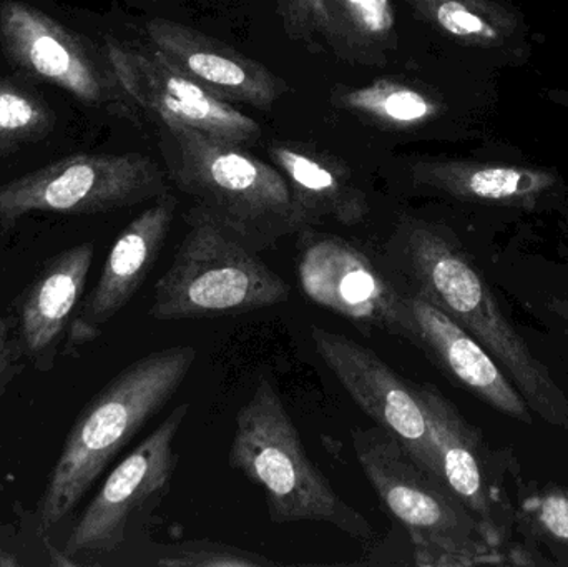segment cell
Masks as SVG:
<instances>
[{
  "label": "cell",
  "instance_id": "cell-1",
  "mask_svg": "<svg viewBox=\"0 0 568 567\" xmlns=\"http://www.w3.org/2000/svg\"><path fill=\"white\" fill-rule=\"evenodd\" d=\"M386 272L473 335L532 413L568 433V398L500 305L476 260L446 226L404 219L386 246Z\"/></svg>",
  "mask_w": 568,
  "mask_h": 567
},
{
  "label": "cell",
  "instance_id": "cell-2",
  "mask_svg": "<svg viewBox=\"0 0 568 567\" xmlns=\"http://www.w3.org/2000/svg\"><path fill=\"white\" fill-rule=\"evenodd\" d=\"M196 362L190 345L146 353L123 368L80 413L40 499L42 529L65 519L112 459L176 395Z\"/></svg>",
  "mask_w": 568,
  "mask_h": 567
},
{
  "label": "cell",
  "instance_id": "cell-3",
  "mask_svg": "<svg viewBox=\"0 0 568 567\" xmlns=\"http://www.w3.org/2000/svg\"><path fill=\"white\" fill-rule=\"evenodd\" d=\"M165 129L163 153L175 185L256 252L306 229L278 169L193 126Z\"/></svg>",
  "mask_w": 568,
  "mask_h": 567
},
{
  "label": "cell",
  "instance_id": "cell-4",
  "mask_svg": "<svg viewBox=\"0 0 568 567\" xmlns=\"http://www.w3.org/2000/svg\"><path fill=\"white\" fill-rule=\"evenodd\" d=\"M229 463L262 488L273 523H326L359 541L373 536V526L364 515L347 505L311 462L300 432L268 379L260 382L236 415Z\"/></svg>",
  "mask_w": 568,
  "mask_h": 567
},
{
  "label": "cell",
  "instance_id": "cell-5",
  "mask_svg": "<svg viewBox=\"0 0 568 567\" xmlns=\"http://www.w3.org/2000/svg\"><path fill=\"white\" fill-rule=\"evenodd\" d=\"M353 448L387 512L407 529L420 566L504 565L480 523L381 426L356 428Z\"/></svg>",
  "mask_w": 568,
  "mask_h": 567
},
{
  "label": "cell",
  "instance_id": "cell-6",
  "mask_svg": "<svg viewBox=\"0 0 568 567\" xmlns=\"http://www.w3.org/2000/svg\"><path fill=\"white\" fill-rule=\"evenodd\" d=\"M290 283L255 249L196 206L172 265L153 288L156 322L222 318L282 305Z\"/></svg>",
  "mask_w": 568,
  "mask_h": 567
},
{
  "label": "cell",
  "instance_id": "cell-7",
  "mask_svg": "<svg viewBox=\"0 0 568 567\" xmlns=\"http://www.w3.org/2000/svg\"><path fill=\"white\" fill-rule=\"evenodd\" d=\"M166 192L165 176L149 156L73 155L0 185V223L12 225L37 212H113Z\"/></svg>",
  "mask_w": 568,
  "mask_h": 567
},
{
  "label": "cell",
  "instance_id": "cell-8",
  "mask_svg": "<svg viewBox=\"0 0 568 567\" xmlns=\"http://www.w3.org/2000/svg\"><path fill=\"white\" fill-rule=\"evenodd\" d=\"M296 273L304 295L356 325L404 342H417L409 298L369 255L333 233L301 230Z\"/></svg>",
  "mask_w": 568,
  "mask_h": 567
},
{
  "label": "cell",
  "instance_id": "cell-9",
  "mask_svg": "<svg viewBox=\"0 0 568 567\" xmlns=\"http://www.w3.org/2000/svg\"><path fill=\"white\" fill-rule=\"evenodd\" d=\"M433 433L447 488L480 523L490 545L503 549L516 531V509L507 492L509 459L487 445L453 402L429 383H414Z\"/></svg>",
  "mask_w": 568,
  "mask_h": 567
},
{
  "label": "cell",
  "instance_id": "cell-10",
  "mask_svg": "<svg viewBox=\"0 0 568 567\" xmlns=\"http://www.w3.org/2000/svg\"><path fill=\"white\" fill-rule=\"evenodd\" d=\"M190 413L176 406L103 483L67 541L69 556L112 553L125 541L135 516L155 508L172 486L179 466L175 439Z\"/></svg>",
  "mask_w": 568,
  "mask_h": 567
},
{
  "label": "cell",
  "instance_id": "cell-11",
  "mask_svg": "<svg viewBox=\"0 0 568 567\" xmlns=\"http://www.w3.org/2000/svg\"><path fill=\"white\" fill-rule=\"evenodd\" d=\"M320 358L353 402L390 435L430 475L444 483L439 456L414 383L400 378L376 352L341 333L313 326Z\"/></svg>",
  "mask_w": 568,
  "mask_h": 567
},
{
  "label": "cell",
  "instance_id": "cell-12",
  "mask_svg": "<svg viewBox=\"0 0 568 567\" xmlns=\"http://www.w3.org/2000/svg\"><path fill=\"white\" fill-rule=\"evenodd\" d=\"M109 62L123 92L165 125H186L230 142H255L262 126L225 100L173 69L162 57L109 42Z\"/></svg>",
  "mask_w": 568,
  "mask_h": 567
},
{
  "label": "cell",
  "instance_id": "cell-13",
  "mask_svg": "<svg viewBox=\"0 0 568 567\" xmlns=\"http://www.w3.org/2000/svg\"><path fill=\"white\" fill-rule=\"evenodd\" d=\"M0 40L17 69L67 90L87 105H103L119 95V80L100 67L87 43L29 3L0 7Z\"/></svg>",
  "mask_w": 568,
  "mask_h": 567
},
{
  "label": "cell",
  "instance_id": "cell-14",
  "mask_svg": "<svg viewBox=\"0 0 568 567\" xmlns=\"http://www.w3.org/2000/svg\"><path fill=\"white\" fill-rule=\"evenodd\" d=\"M179 200L166 192L126 225L113 243L92 292L82 300L67 335V350L95 342L132 302L155 266L172 230Z\"/></svg>",
  "mask_w": 568,
  "mask_h": 567
},
{
  "label": "cell",
  "instance_id": "cell-15",
  "mask_svg": "<svg viewBox=\"0 0 568 567\" xmlns=\"http://www.w3.org/2000/svg\"><path fill=\"white\" fill-rule=\"evenodd\" d=\"M146 33L156 55L225 102L268 109L286 90L265 65L192 27L153 19Z\"/></svg>",
  "mask_w": 568,
  "mask_h": 567
},
{
  "label": "cell",
  "instance_id": "cell-16",
  "mask_svg": "<svg viewBox=\"0 0 568 567\" xmlns=\"http://www.w3.org/2000/svg\"><path fill=\"white\" fill-rule=\"evenodd\" d=\"M417 325L416 346L460 388L516 422L532 425V409L496 360L446 313L420 296L409 295Z\"/></svg>",
  "mask_w": 568,
  "mask_h": 567
},
{
  "label": "cell",
  "instance_id": "cell-17",
  "mask_svg": "<svg viewBox=\"0 0 568 567\" xmlns=\"http://www.w3.org/2000/svg\"><path fill=\"white\" fill-rule=\"evenodd\" d=\"M413 179L416 185L459 202L529 212L564 189L552 170L470 160H423L414 163Z\"/></svg>",
  "mask_w": 568,
  "mask_h": 567
},
{
  "label": "cell",
  "instance_id": "cell-18",
  "mask_svg": "<svg viewBox=\"0 0 568 567\" xmlns=\"http://www.w3.org/2000/svg\"><path fill=\"white\" fill-rule=\"evenodd\" d=\"M95 245L80 243L47 262L19 306V336L23 353L39 363L53 352L82 305Z\"/></svg>",
  "mask_w": 568,
  "mask_h": 567
},
{
  "label": "cell",
  "instance_id": "cell-19",
  "mask_svg": "<svg viewBox=\"0 0 568 567\" xmlns=\"http://www.w3.org/2000/svg\"><path fill=\"white\" fill-rule=\"evenodd\" d=\"M270 156L286 179L304 225L334 220L357 225L369 213V202L344 163L297 143L270 145Z\"/></svg>",
  "mask_w": 568,
  "mask_h": 567
},
{
  "label": "cell",
  "instance_id": "cell-20",
  "mask_svg": "<svg viewBox=\"0 0 568 567\" xmlns=\"http://www.w3.org/2000/svg\"><path fill=\"white\" fill-rule=\"evenodd\" d=\"M420 19L453 42L499 63L529 53V30L523 17L500 0H409Z\"/></svg>",
  "mask_w": 568,
  "mask_h": 567
},
{
  "label": "cell",
  "instance_id": "cell-21",
  "mask_svg": "<svg viewBox=\"0 0 568 567\" xmlns=\"http://www.w3.org/2000/svg\"><path fill=\"white\" fill-rule=\"evenodd\" d=\"M341 105L381 125L407 129L436 119L440 105L426 93L390 80L351 90L339 97Z\"/></svg>",
  "mask_w": 568,
  "mask_h": 567
},
{
  "label": "cell",
  "instance_id": "cell-22",
  "mask_svg": "<svg viewBox=\"0 0 568 567\" xmlns=\"http://www.w3.org/2000/svg\"><path fill=\"white\" fill-rule=\"evenodd\" d=\"M516 509V531L526 541L546 546L560 565H568V492L560 486L523 488Z\"/></svg>",
  "mask_w": 568,
  "mask_h": 567
},
{
  "label": "cell",
  "instance_id": "cell-23",
  "mask_svg": "<svg viewBox=\"0 0 568 567\" xmlns=\"http://www.w3.org/2000/svg\"><path fill=\"white\" fill-rule=\"evenodd\" d=\"M339 45L367 55L396 40V16L390 0H326Z\"/></svg>",
  "mask_w": 568,
  "mask_h": 567
},
{
  "label": "cell",
  "instance_id": "cell-24",
  "mask_svg": "<svg viewBox=\"0 0 568 567\" xmlns=\"http://www.w3.org/2000/svg\"><path fill=\"white\" fill-rule=\"evenodd\" d=\"M53 120L52 110L33 90L12 79H0V155L42 139Z\"/></svg>",
  "mask_w": 568,
  "mask_h": 567
},
{
  "label": "cell",
  "instance_id": "cell-25",
  "mask_svg": "<svg viewBox=\"0 0 568 567\" xmlns=\"http://www.w3.org/2000/svg\"><path fill=\"white\" fill-rule=\"evenodd\" d=\"M156 566L166 567H265L276 566L273 559L260 553L246 551L225 543L210 539L175 543L165 546L155 559Z\"/></svg>",
  "mask_w": 568,
  "mask_h": 567
},
{
  "label": "cell",
  "instance_id": "cell-26",
  "mask_svg": "<svg viewBox=\"0 0 568 567\" xmlns=\"http://www.w3.org/2000/svg\"><path fill=\"white\" fill-rule=\"evenodd\" d=\"M287 32L294 40L314 43L326 40L331 45H339L333 17L327 10L326 0H275Z\"/></svg>",
  "mask_w": 568,
  "mask_h": 567
},
{
  "label": "cell",
  "instance_id": "cell-27",
  "mask_svg": "<svg viewBox=\"0 0 568 567\" xmlns=\"http://www.w3.org/2000/svg\"><path fill=\"white\" fill-rule=\"evenodd\" d=\"M17 352L13 343L10 342L9 326L0 313V396L6 392L10 379L16 375Z\"/></svg>",
  "mask_w": 568,
  "mask_h": 567
},
{
  "label": "cell",
  "instance_id": "cell-28",
  "mask_svg": "<svg viewBox=\"0 0 568 567\" xmlns=\"http://www.w3.org/2000/svg\"><path fill=\"white\" fill-rule=\"evenodd\" d=\"M554 312L560 316V318L566 320L568 325V293L562 298L557 300V302L552 303Z\"/></svg>",
  "mask_w": 568,
  "mask_h": 567
},
{
  "label": "cell",
  "instance_id": "cell-29",
  "mask_svg": "<svg viewBox=\"0 0 568 567\" xmlns=\"http://www.w3.org/2000/svg\"><path fill=\"white\" fill-rule=\"evenodd\" d=\"M554 99H556L557 102L562 103V105L568 107V92L554 93Z\"/></svg>",
  "mask_w": 568,
  "mask_h": 567
}]
</instances>
